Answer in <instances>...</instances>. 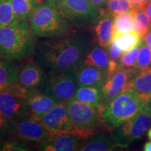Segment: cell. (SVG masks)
Here are the masks:
<instances>
[{
    "label": "cell",
    "mask_w": 151,
    "mask_h": 151,
    "mask_svg": "<svg viewBox=\"0 0 151 151\" xmlns=\"http://www.w3.org/2000/svg\"><path fill=\"white\" fill-rule=\"evenodd\" d=\"M92 43L90 34L76 30L60 37L45 38L37 41L34 60L48 70L78 67Z\"/></svg>",
    "instance_id": "6da1fadb"
},
{
    "label": "cell",
    "mask_w": 151,
    "mask_h": 151,
    "mask_svg": "<svg viewBox=\"0 0 151 151\" xmlns=\"http://www.w3.org/2000/svg\"><path fill=\"white\" fill-rule=\"evenodd\" d=\"M37 37L29 20H18L0 29V56L11 63L29 59L35 55Z\"/></svg>",
    "instance_id": "7a4b0ae2"
},
{
    "label": "cell",
    "mask_w": 151,
    "mask_h": 151,
    "mask_svg": "<svg viewBox=\"0 0 151 151\" xmlns=\"http://www.w3.org/2000/svg\"><path fill=\"white\" fill-rule=\"evenodd\" d=\"M143 100L133 88H127L99 109L101 124L115 129L133 118L143 108Z\"/></svg>",
    "instance_id": "3957f363"
},
{
    "label": "cell",
    "mask_w": 151,
    "mask_h": 151,
    "mask_svg": "<svg viewBox=\"0 0 151 151\" xmlns=\"http://www.w3.org/2000/svg\"><path fill=\"white\" fill-rule=\"evenodd\" d=\"M28 20L33 32L43 39L65 35L75 30L71 22L48 1L39 4Z\"/></svg>",
    "instance_id": "277c9868"
},
{
    "label": "cell",
    "mask_w": 151,
    "mask_h": 151,
    "mask_svg": "<svg viewBox=\"0 0 151 151\" xmlns=\"http://www.w3.org/2000/svg\"><path fill=\"white\" fill-rule=\"evenodd\" d=\"M77 67L49 70L41 90L58 102H65L72 99L78 88Z\"/></svg>",
    "instance_id": "5b68a950"
},
{
    "label": "cell",
    "mask_w": 151,
    "mask_h": 151,
    "mask_svg": "<svg viewBox=\"0 0 151 151\" xmlns=\"http://www.w3.org/2000/svg\"><path fill=\"white\" fill-rule=\"evenodd\" d=\"M59 10L76 28L83 29L95 24L100 10L90 0H46Z\"/></svg>",
    "instance_id": "8992f818"
},
{
    "label": "cell",
    "mask_w": 151,
    "mask_h": 151,
    "mask_svg": "<svg viewBox=\"0 0 151 151\" xmlns=\"http://www.w3.org/2000/svg\"><path fill=\"white\" fill-rule=\"evenodd\" d=\"M67 106L79 137L85 140L97 133L101 124L99 109L73 98L67 101Z\"/></svg>",
    "instance_id": "52a82bcc"
},
{
    "label": "cell",
    "mask_w": 151,
    "mask_h": 151,
    "mask_svg": "<svg viewBox=\"0 0 151 151\" xmlns=\"http://www.w3.org/2000/svg\"><path fill=\"white\" fill-rule=\"evenodd\" d=\"M150 120L151 117L142 109L133 118L113 129L110 137L121 148H127L129 144L146 134L150 125Z\"/></svg>",
    "instance_id": "ba28073f"
},
{
    "label": "cell",
    "mask_w": 151,
    "mask_h": 151,
    "mask_svg": "<svg viewBox=\"0 0 151 151\" xmlns=\"http://www.w3.org/2000/svg\"><path fill=\"white\" fill-rule=\"evenodd\" d=\"M11 137L27 142L43 143L55 136L40 120L30 115L22 120L14 121Z\"/></svg>",
    "instance_id": "9c48e42d"
},
{
    "label": "cell",
    "mask_w": 151,
    "mask_h": 151,
    "mask_svg": "<svg viewBox=\"0 0 151 151\" xmlns=\"http://www.w3.org/2000/svg\"><path fill=\"white\" fill-rule=\"evenodd\" d=\"M39 120L55 135L60 134L78 135L68 112L67 101L57 104L45 113Z\"/></svg>",
    "instance_id": "30bf717a"
},
{
    "label": "cell",
    "mask_w": 151,
    "mask_h": 151,
    "mask_svg": "<svg viewBox=\"0 0 151 151\" xmlns=\"http://www.w3.org/2000/svg\"><path fill=\"white\" fill-rule=\"evenodd\" d=\"M134 69L127 70L120 67L112 75L106 78L100 87L102 95V105L108 103L129 88Z\"/></svg>",
    "instance_id": "8fae6325"
},
{
    "label": "cell",
    "mask_w": 151,
    "mask_h": 151,
    "mask_svg": "<svg viewBox=\"0 0 151 151\" xmlns=\"http://www.w3.org/2000/svg\"><path fill=\"white\" fill-rule=\"evenodd\" d=\"M45 77L43 68L34 60H28L18 71L17 83L27 90H38L42 86Z\"/></svg>",
    "instance_id": "7c38bea8"
},
{
    "label": "cell",
    "mask_w": 151,
    "mask_h": 151,
    "mask_svg": "<svg viewBox=\"0 0 151 151\" xmlns=\"http://www.w3.org/2000/svg\"><path fill=\"white\" fill-rule=\"evenodd\" d=\"M22 99L27 105L30 115L38 120L42 118L52 106L59 103L51 96L39 90H29Z\"/></svg>",
    "instance_id": "4fadbf2b"
},
{
    "label": "cell",
    "mask_w": 151,
    "mask_h": 151,
    "mask_svg": "<svg viewBox=\"0 0 151 151\" xmlns=\"http://www.w3.org/2000/svg\"><path fill=\"white\" fill-rule=\"evenodd\" d=\"M0 111L14 121L30 116V112L24 100L10 92H0Z\"/></svg>",
    "instance_id": "5bb4252c"
},
{
    "label": "cell",
    "mask_w": 151,
    "mask_h": 151,
    "mask_svg": "<svg viewBox=\"0 0 151 151\" xmlns=\"http://www.w3.org/2000/svg\"><path fill=\"white\" fill-rule=\"evenodd\" d=\"M82 138L73 134H60L52 137L46 142L39 143L38 150L43 151H74L78 150Z\"/></svg>",
    "instance_id": "9a60e30c"
},
{
    "label": "cell",
    "mask_w": 151,
    "mask_h": 151,
    "mask_svg": "<svg viewBox=\"0 0 151 151\" xmlns=\"http://www.w3.org/2000/svg\"><path fill=\"white\" fill-rule=\"evenodd\" d=\"M96 23L94 28L96 41L100 46L107 48L112 41L114 31V17L106 10H100L99 19Z\"/></svg>",
    "instance_id": "2e32d148"
},
{
    "label": "cell",
    "mask_w": 151,
    "mask_h": 151,
    "mask_svg": "<svg viewBox=\"0 0 151 151\" xmlns=\"http://www.w3.org/2000/svg\"><path fill=\"white\" fill-rule=\"evenodd\" d=\"M78 87L100 88L106 79V73L99 68L81 64L77 67Z\"/></svg>",
    "instance_id": "e0dca14e"
},
{
    "label": "cell",
    "mask_w": 151,
    "mask_h": 151,
    "mask_svg": "<svg viewBox=\"0 0 151 151\" xmlns=\"http://www.w3.org/2000/svg\"><path fill=\"white\" fill-rule=\"evenodd\" d=\"M129 87L140 94L145 101L151 96V67L146 69L135 68L129 81Z\"/></svg>",
    "instance_id": "ac0fdd59"
},
{
    "label": "cell",
    "mask_w": 151,
    "mask_h": 151,
    "mask_svg": "<svg viewBox=\"0 0 151 151\" xmlns=\"http://www.w3.org/2000/svg\"><path fill=\"white\" fill-rule=\"evenodd\" d=\"M121 148L111 139L103 134H94L83 141L78 150L80 151H110Z\"/></svg>",
    "instance_id": "d6986e66"
},
{
    "label": "cell",
    "mask_w": 151,
    "mask_h": 151,
    "mask_svg": "<svg viewBox=\"0 0 151 151\" xmlns=\"http://www.w3.org/2000/svg\"><path fill=\"white\" fill-rule=\"evenodd\" d=\"M81 64L99 68L106 73L109 65V55L104 48L98 43L94 44L87 52Z\"/></svg>",
    "instance_id": "ffe728a7"
},
{
    "label": "cell",
    "mask_w": 151,
    "mask_h": 151,
    "mask_svg": "<svg viewBox=\"0 0 151 151\" xmlns=\"http://www.w3.org/2000/svg\"><path fill=\"white\" fill-rule=\"evenodd\" d=\"M73 99L100 109L102 106V95L100 88L91 86L78 87Z\"/></svg>",
    "instance_id": "44dd1931"
},
{
    "label": "cell",
    "mask_w": 151,
    "mask_h": 151,
    "mask_svg": "<svg viewBox=\"0 0 151 151\" xmlns=\"http://www.w3.org/2000/svg\"><path fill=\"white\" fill-rule=\"evenodd\" d=\"M40 3V0H11L13 9L18 20H28L32 11Z\"/></svg>",
    "instance_id": "7402d4cb"
},
{
    "label": "cell",
    "mask_w": 151,
    "mask_h": 151,
    "mask_svg": "<svg viewBox=\"0 0 151 151\" xmlns=\"http://www.w3.org/2000/svg\"><path fill=\"white\" fill-rule=\"evenodd\" d=\"M18 71L16 66L0 56V85L17 83Z\"/></svg>",
    "instance_id": "603a6c76"
},
{
    "label": "cell",
    "mask_w": 151,
    "mask_h": 151,
    "mask_svg": "<svg viewBox=\"0 0 151 151\" xmlns=\"http://www.w3.org/2000/svg\"><path fill=\"white\" fill-rule=\"evenodd\" d=\"M141 39H142L137 33L132 31L124 35H113L112 38V41H114L124 52L139 45Z\"/></svg>",
    "instance_id": "cb8c5ba5"
},
{
    "label": "cell",
    "mask_w": 151,
    "mask_h": 151,
    "mask_svg": "<svg viewBox=\"0 0 151 151\" xmlns=\"http://www.w3.org/2000/svg\"><path fill=\"white\" fill-rule=\"evenodd\" d=\"M132 18L133 10L115 16L113 35H124L132 31Z\"/></svg>",
    "instance_id": "d4e9b609"
},
{
    "label": "cell",
    "mask_w": 151,
    "mask_h": 151,
    "mask_svg": "<svg viewBox=\"0 0 151 151\" xmlns=\"http://www.w3.org/2000/svg\"><path fill=\"white\" fill-rule=\"evenodd\" d=\"M11 0H0V29L18 21Z\"/></svg>",
    "instance_id": "484cf974"
},
{
    "label": "cell",
    "mask_w": 151,
    "mask_h": 151,
    "mask_svg": "<svg viewBox=\"0 0 151 151\" xmlns=\"http://www.w3.org/2000/svg\"><path fill=\"white\" fill-rule=\"evenodd\" d=\"M134 6L129 0H109L106 11L114 17L122 13L134 10Z\"/></svg>",
    "instance_id": "4316f807"
},
{
    "label": "cell",
    "mask_w": 151,
    "mask_h": 151,
    "mask_svg": "<svg viewBox=\"0 0 151 151\" xmlns=\"http://www.w3.org/2000/svg\"><path fill=\"white\" fill-rule=\"evenodd\" d=\"M139 48H140V43L137 46L130 49L128 51L124 52L120 60V67L127 70H132V69H135Z\"/></svg>",
    "instance_id": "83f0119b"
},
{
    "label": "cell",
    "mask_w": 151,
    "mask_h": 151,
    "mask_svg": "<svg viewBox=\"0 0 151 151\" xmlns=\"http://www.w3.org/2000/svg\"><path fill=\"white\" fill-rule=\"evenodd\" d=\"M151 67V48L147 46L145 41L141 39L140 48L138 52L136 68L146 69Z\"/></svg>",
    "instance_id": "f1b7e54d"
},
{
    "label": "cell",
    "mask_w": 151,
    "mask_h": 151,
    "mask_svg": "<svg viewBox=\"0 0 151 151\" xmlns=\"http://www.w3.org/2000/svg\"><path fill=\"white\" fill-rule=\"evenodd\" d=\"M29 142L20 139H11L1 141L0 150L3 151H26L29 150Z\"/></svg>",
    "instance_id": "f546056e"
},
{
    "label": "cell",
    "mask_w": 151,
    "mask_h": 151,
    "mask_svg": "<svg viewBox=\"0 0 151 151\" xmlns=\"http://www.w3.org/2000/svg\"><path fill=\"white\" fill-rule=\"evenodd\" d=\"M14 124V120L0 111V139L11 135Z\"/></svg>",
    "instance_id": "4dcf8cb0"
},
{
    "label": "cell",
    "mask_w": 151,
    "mask_h": 151,
    "mask_svg": "<svg viewBox=\"0 0 151 151\" xmlns=\"http://www.w3.org/2000/svg\"><path fill=\"white\" fill-rule=\"evenodd\" d=\"M109 52V62L112 63L120 64V60L121 56L123 54V51L117 46L116 43L113 41H111V42L109 46L107 47Z\"/></svg>",
    "instance_id": "1f68e13d"
},
{
    "label": "cell",
    "mask_w": 151,
    "mask_h": 151,
    "mask_svg": "<svg viewBox=\"0 0 151 151\" xmlns=\"http://www.w3.org/2000/svg\"><path fill=\"white\" fill-rule=\"evenodd\" d=\"M129 1L133 5L134 9H136L138 8H141V7L146 6V4L150 0H129Z\"/></svg>",
    "instance_id": "d6a6232c"
},
{
    "label": "cell",
    "mask_w": 151,
    "mask_h": 151,
    "mask_svg": "<svg viewBox=\"0 0 151 151\" xmlns=\"http://www.w3.org/2000/svg\"><path fill=\"white\" fill-rule=\"evenodd\" d=\"M143 109L151 117V96L144 101Z\"/></svg>",
    "instance_id": "836d02e7"
},
{
    "label": "cell",
    "mask_w": 151,
    "mask_h": 151,
    "mask_svg": "<svg viewBox=\"0 0 151 151\" xmlns=\"http://www.w3.org/2000/svg\"><path fill=\"white\" fill-rule=\"evenodd\" d=\"M90 1L98 8H100L106 4L109 0H90Z\"/></svg>",
    "instance_id": "e575fe53"
},
{
    "label": "cell",
    "mask_w": 151,
    "mask_h": 151,
    "mask_svg": "<svg viewBox=\"0 0 151 151\" xmlns=\"http://www.w3.org/2000/svg\"><path fill=\"white\" fill-rule=\"evenodd\" d=\"M143 40L145 41L147 46L150 48H151V29H150L148 32V33L146 34V36L143 38Z\"/></svg>",
    "instance_id": "d590c367"
},
{
    "label": "cell",
    "mask_w": 151,
    "mask_h": 151,
    "mask_svg": "<svg viewBox=\"0 0 151 151\" xmlns=\"http://www.w3.org/2000/svg\"><path fill=\"white\" fill-rule=\"evenodd\" d=\"M143 150L151 151V141L146 142V144L143 146Z\"/></svg>",
    "instance_id": "8d00e7d4"
},
{
    "label": "cell",
    "mask_w": 151,
    "mask_h": 151,
    "mask_svg": "<svg viewBox=\"0 0 151 151\" xmlns=\"http://www.w3.org/2000/svg\"><path fill=\"white\" fill-rule=\"evenodd\" d=\"M146 10L149 15V16H151V0H150V1L148 2V4H146Z\"/></svg>",
    "instance_id": "74e56055"
},
{
    "label": "cell",
    "mask_w": 151,
    "mask_h": 151,
    "mask_svg": "<svg viewBox=\"0 0 151 151\" xmlns=\"http://www.w3.org/2000/svg\"><path fill=\"white\" fill-rule=\"evenodd\" d=\"M5 86L6 85H0V92L4 91V90Z\"/></svg>",
    "instance_id": "f35d334b"
},
{
    "label": "cell",
    "mask_w": 151,
    "mask_h": 151,
    "mask_svg": "<svg viewBox=\"0 0 151 151\" xmlns=\"http://www.w3.org/2000/svg\"><path fill=\"white\" fill-rule=\"evenodd\" d=\"M148 139L151 141V128L150 129H149L148 132Z\"/></svg>",
    "instance_id": "ab89813d"
},
{
    "label": "cell",
    "mask_w": 151,
    "mask_h": 151,
    "mask_svg": "<svg viewBox=\"0 0 151 151\" xmlns=\"http://www.w3.org/2000/svg\"><path fill=\"white\" fill-rule=\"evenodd\" d=\"M1 141H0V148H1Z\"/></svg>",
    "instance_id": "60d3db41"
},
{
    "label": "cell",
    "mask_w": 151,
    "mask_h": 151,
    "mask_svg": "<svg viewBox=\"0 0 151 151\" xmlns=\"http://www.w3.org/2000/svg\"><path fill=\"white\" fill-rule=\"evenodd\" d=\"M150 22H151V16H150Z\"/></svg>",
    "instance_id": "b9f144b4"
}]
</instances>
